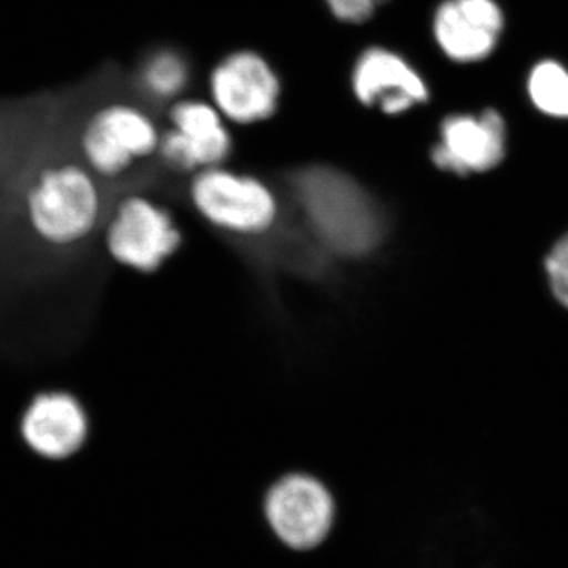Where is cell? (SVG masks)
Wrapping results in <instances>:
<instances>
[{
	"label": "cell",
	"instance_id": "cell-1",
	"mask_svg": "<svg viewBox=\"0 0 568 568\" xmlns=\"http://www.w3.org/2000/svg\"><path fill=\"white\" fill-rule=\"evenodd\" d=\"M22 216L37 242L55 252L78 248L104 223L102 179L82 162L39 168L22 192Z\"/></svg>",
	"mask_w": 568,
	"mask_h": 568
},
{
	"label": "cell",
	"instance_id": "cell-2",
	"mask_svg": "<svg viewBox=\"0 0 568 568\" xmlns=\"http://www.w3.org/2000/svg\"><path fill=\"white\" fill-rule=\"evenodd\" d=\"M189 201L213 230L233 237H264L282 219V201L274 186L257 175L227 164L190 175Z\"/></svg>",
	"mask_w": 568,
	"mask_h": 568
},
{
	"label": "cell",
	"instance_id": "cell-3",
	"mask_svg": "<svg viewBox=\"0 0 568 568\" xmlns=\"http://www.w3.org/2000/svg\"><path fill=\"white\" fill-rule=\"evenodd\" d=\"M162 134L155 115L142 104H103L82 125V163L102 181H115L136 164L159 155Z\"/></svg>",
	"mask_w": 568,
	"mask_h": 568
},
{
	"label": "cell",
	"instance_id": "cell-4",
	"mask_svg": "<svg viewBox=\"0 0 568 568\" xmlns=\"http://www.w3.org/2000/svg\"><path fill=\"white\" fill-rule=\"evenodd\" d=\"M183 242L173 213L148 194L121 197L103 223L104 252L112 263L134 274L159 272Z\"/></svg>",
	"mask_w": 568,
	"mask_h": 568
},
{
	"label": "cell",
	"instance_id": "cell-5",
	"mask_svg": "<svg viewBox=\"0 0 568 568\" xmlns=\"http://www.w3.org/2000/svg\"><path fill=\"white\" fill-rule=\"evenodd\" d=\"M282 74L274 62L253 48L223 54L207 71L205 97L231 126L263 125L278 114Z\"/></svg>",
	"mask_w": 568,
	"mask_h": 568
},
{
	"label": "cell",
	"instance_id": "cell-6",
	"mask_svg": "<svg viewBox=\"0 0 568 568\" xmlns=\"http://www.w3.org/2000/svg\"><path fill=\"white\" fill-rule=\"evenodd\" d=\"M338 504L327 481L315 473L293 469L275 478L263 497L268 528L283 547L306 552L332 534Z\"/></svg>",
	"mask_w": 568,
	"mask_h": 568
},
{
	"label": "cell",
	"instance_id": "cell-7",
	"mask_svg": "<svg viewBox=\"0 0 568 568\" xmlns=\"http://www.w3.org/2000/svg\"><path fill=\"white\" fill-rule=\"evenodd\" d=\"M233 152V126L207 97L185 95L168 106L159 149L168 168L193 175L226 164Z\"/></svg>",
	"mask_w": 568,
	"mask_h": 568
},
{
	"label": "cell",
	"instance_id": "cell-8",
	"mask_svg": "<svg viewBox=\"0 0 568 568\" xmlns=\"http://www.w3.org/2000/svg\"><path fill=\"white\" fill-rule=\"evenodd\" d=\"M18 433L36 457L69 462L88 446L92 417L81 396L69 388H41L22 407Z\"/></svg>",
	"mask_w": 568,
	"mask_h": 568
},
{
	"label": "cell",
	"instance_id": "cell-9",
	"mask_svg": "<svg viewBox=\"0 0 568 568\" xmlns=\"http://www.w3.org/2000/svg\"><path fill=\"white\" fill-rule=\"evenodd\" d=\"M347 81L355 102L388 118L407 114L429 100L424 74L405 54L386 44H368L358 52Z\"/></svg>",
	"mask_w": 568,
	"mask_h": 568
},
{
	"label": "cell",
	"instance_id": "cell-10",
	"mask_svg": "<svg viewBox=\"0 0 568 568\" xmlns=\"http://www.w3.org/2000/svg\"><path fill=\"white\" fill-rule=\"evenodd\" d=\"M506 140V122L499 112L452 114L440 123L439 142L433 148L432 160L447 173H485L503 162Z\"/></svg>",
	"mask_w": 568,
	"mask_h": 568
},
{
	"label": "cell",
	"instance_id": "cell-11",
	"mask_svg": "<svg viewBox=\"0 0 568 568\" xmlns=\"http://www.w3.org/2000/svg\"><path fill=\"white\" fill-rule=\"evenodd\" d=\"M503 31L504 14L495 0H444L433 14L437 48L458 63L487 59Z\"/></svg>",
	"mask_w": 568,
	"mask_h": 568
},
{
	"label": "cell",
	"instance_id": "cell-12",
	"mask_svg": "<svg viewBox=\"0 0 568 568\" xmlns=\"http://www.w3.org/2000/svg\"><path fill=\"white\" fill-rule=\"evenodd\" d=\"M193 69L189 58L175 48L149 52L138 69V89L152 103L173 104L189 95Z\"/></svg>",
	"mask_w": 568,
	"mask_h": 568
},
{
	"label": "cell",
	"instance_id": "cell-13",
	"mask_svg": "<svg viewBox=\"0 0 568 568\" xmlns=\"http://www.w3.org/2000/svg\"><path fill=\"white\" fill-rule=\"evenodd\" d=\"M530 102L551 118L568 119V70L559 62L537 63L529 74Z\"/></svg>",
	"mask_w": 568,
	"mask_h": 568
},
{
	"label": "cell",
	"instance_id": "cell-14",
	"mask_svg": "<svg viewBox=\"0 0 568 568\" xmlns=\"http://www.w3.org/2000/svg\"><path fill=\"white\" fill-rule=\"evenodd\" d=\"M339 24L364 26L379 13L388 0H321Z\"/></svg>",
	"mask_w": 568,
	"mask_h": 568
},
{
	"label": "cell",
	"instance_id": "cell-15",
	"mask_svg": "<svg viewBox=\"0 0 568 568\" xmlns=\"http://www.w3.org/2000/svg\"><path fill=\"white\" fill-rule=\"evenodd\" d=\"M547 274L552 294L568 308V234L548 254Z\"/></svg>",
	"mask_w": 568,
	"mask_h": 568
}]
</instances>
